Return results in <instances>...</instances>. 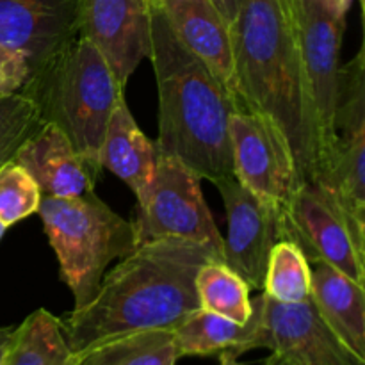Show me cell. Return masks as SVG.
<instances>
[{"mask_svg":"<svg viewBox=\"0 0 365 365\" xmlns=\"http://www.w3.org/2000/svg\"><path fill=\"white\" fill-rule=\"evenodd\" d=\"M209 260H223V255L195 241L139 242L103 274L88 305L61 319L73 355L135 331L175 330L200 309L196 274Z\"/></svg>","mask_w":365,"mask_h":365,"instance_id":"obj_1","label":"cell"},{"mask_svg":"<svg viewBox=\"0 0 365 365\" xmlns=\"http://www.w3.org/2000/svg\"><path fill=\"white\" fill-rule=\"evenodd\" d=\"M230 34L239 106L274 121L287 138L303 184L312 182L321 132L298 27L278 0H242Z\"/></svg>","mask_w":365,"mask_h":365,"instance_id":"obj_2","label":"cell"},{"mask_svg":"<svg viewBox=\"0 0 365 365\" xmlns=\"http://www.w3.org/2000/svg\"><path fill=\"white\" fill-rule=\"evenodd\" d=\"M148 59L159 93L157 152L177 157L202 180L234 175L230 116L239 102L223 82L184 48L160 9H150Z\"/></svg>","mask_w":365,"mask_h":365,"instance_id":"obj_3","label":"cell"},{"mask_svg":"<svg viewBox=\"0 0 365 365\" xmlns=\"http://www.w3.org/2000/svg\"><path fill=\"white\" fill-rule=\"evenodd\" d=\"M123 91L102 53L82 36L21 89L38 103L41 120L56 123L91 170H100V146Z\"/></svg>","mask_w":365,"mask_h":365,"instance_id":"obj_4","label":"cell"},{"mask_svg":"<svg viewBox=\"0 0 365 365\" xmlns=\"http://www.w3.org/2000/svg\"><path fill=\"white\" fill-rule=\"evenodd\" d=\"M38 214L73 294V310L95 298L106 269L138 246L132 221L123 220L93 191L71 198L43 196Z\"/></svg>","mask_w":365,"mask_h":365,"instance_id":"obj_5","label":"cell"},{"mask_svg":"<svg viewBox=\"0 0 365 365\" xmlns=\"http://www.w3.org/2000/svg\"><path fill=\"white\" fill-rule=\"evenodd\" d=\"M132 225L138 245L155 239H185L212 246L223 255V235L203 198L202 178L177 157L159 153L155 180L138 202Z\"/></svg>","mask_w":365,"mask_h":365,"instance_id":"obj_6","label":"cell"},{"mask_svg":"<svg viewBox=\"0 0 365 365\" xmlns=\"http://www.w3.org/2000/svg\"><path fill=\"white\" fill-rule=\"evenodd\" d=\"M228 128L234 177L285 216L303 180L284 132L273 120L245 107L232 113Z\"/></svg>","mask_w":365,"mask_h":365,"instance_id":"obj_7","label":"cell"},{"mask_svg":"<svg viewBox=\"0 0 365 365\" xmlns=\"http://www.w3.org/2000/svg\"><path fill=\"white\" fill-rule=\"evenodd\" d=\"M257 324L252 349H269L291 365H365L327 324L312 299L280 303L252 299Z\"/></svg>","mask_w":365,"mask_h":365,"instance_id":"obj_8","label":"cell"},{"mask_svg":"<svg viewBox=\"0 0 365 365\" xmlns=\"http://www.w3.org/2000/svg\"><path fill=\"white\" fill-rule=\"evenodd\" d=\"M349 6L351 4L344 0H298L296 24L319 123V160L335 139L334 116L341 84V50Z\"/></svg>","mask_w":365,"mask_h":365,"instance_id":"obj_9","label":"cell"},{"mask_svg":"<svg viewBox=\"0 0 365 365\" xmlns=\"http://www.w3.org/2000/svg\"><path fill=\"white\" fill-rule=\"evenodd\" d=\"M223 198L228 232L223 239V262L250 289H262L271 248L285 239V216L257 198L237 178L214 184Z\"/></svg>","mask_w":365,"mask_h":365,"instance_id":"obj_10","label":"cell"},{"mask_svg":"<svg viewBox=\"0 0 365 365\" xmlns=\"http://www.w3.org/2000/svg\"><path fill=\"white\" fill-rule=\"evenodd\" d=\"M285 239L302 248L310 266L324 262L364 285L365 252L342 214L312 182L299 185L292 198L285 214Z\"/></svg>","mask_w":365,"mask_h":365,"instance_id":"obj_11","label":"cell"},{"mask_svg":"<svg viewBox=\"0 0 365 365\" xmlns=\"http://www.w3.org/2000/svg\"><path fill=\"white\" fill-rule=\"evenodd\" d=\"M81 9L82 0H0V45L25 57L32 77L78 38Z\"/></svg>","mask_w":365,"mask_h":365,"instance_id":"obj_12","label":"cell"},{"mask_svg":"<svg viewBox=\"0 0 365 365\" xmlns=\"http://www.w3.org/2000/svg\"><path fill=\"white\" fill-rule=\"evenodd\" d=\"M78 36L96 46L125 89L150 56L152 25L145 0H82Z\"/></svg>","mask_w":365,"mask_h":365,"instance_id":"obj_13","label":"cell"},{"mask_svg":"<svg viewBox=\"0 0 365 365\" xmlns=\"http://www.w3.org/2000/svg\"><path fill=\"white\" fill-rule=\"evenodd\" d=\"M13 160L31 175L43 196L71 198L93 191L91 168L52 121H43L16 150Z\"/></svg>","mask_w":365,"mask_h":365,"instance_id":"obj_14","label":"cell"},{"mask_svg":"<svg viewBox=\"0 0 365 365\" xmlns=\"http://www.w3.org/2000/svg\"><path fill=\"white\" fill-rule=\"evenodd\" d=\"M160 11L184 48L202 61L237 98L230 25L210 0H168Z\"/></svg>","mask_w":365,"mask_h":365,"instance_id":"obj_15","label":"cell"},{"mask_svg":"<svg viewBox=\"0 0 365 365\" xmlns=\"http://www.w3.org/2000/svg\"><path fill=\"white\" fill-rule=\"evenodd\" d=\"M312 184L342 214L353 239L365 252V134L341 139L323 153Z\"/></svg>","mask_w":365,"mask_h":365,"instance_id":"obj_16","label":"cell"},{"mask_svg":"<svg viewBox=\"0 0 365 365\" xmlns=\"http://www.w3.org/2000/svg\"><path fill=\"white\" fill-rule=\"evenodd\" d=\"M157 159L159 152L155 143L150 141L139 128L127 100L121 95L100 146L98 166L125 182L139 202L155 180Z\"/></svg>","mask_w":365,"mask_h":365,"instance_id":"obj_17","label":"cell"},{"mask_svg":"<svg viewBox=\"0 0 365 365\" xmlns=\"http://www.w3.org/2000/svg\"><path fill=\"white\" fill-rule=\"evenodd\" d=\"M310 299L339 339L365 360L364 285L324 262L312 264Z\"/></svg>","mask_w":365,"mask_h":365,"instance_id":"obj_18","label":"cell"},{"mask_svg":"<svg viewBox=\"0 0 365 365\" xmlns=\"http://www.w3.org/2000/svg\"><path fill=\"white\" fill-rule=\"evenodd\" d=\"M255 324V312H252L248 323L239 324L205 309L195 310L173 330L178 359L220 355L223 351L239 359L242 353L252 351Z\"/></svg>","mask_w":365,"mask_h":365,"instance_id":"obj_19","label":"cell"},{"mask_svg":"<svg viewBox=\"0 0 365 365\" xmlns=\"http://www.w3.org/2000/svg\"><path fill=\"white\" fill-rule=\"evenodd\" d=\"M2 365H75L59 317L38 309L13 328Z\"/></svg>","mask_w":365,"mask_h":365,"instance_id":"obj_20","label":"cell"},{"mask_svg":"<svg viewBox=\"0 0 365 365\" xmlns=\"http://www.w3.org/2000/svg\"><path fill=\"white\" fill-rule=\"evenodd\" d=\"M173 330H145L109 339L75 355V365H175Z\"/></svg>","mask_w":365,"mask_h":365,"instance_id":"obj_21","label":"cell"},{"mask_svg":"<svg viewBox=\"0 0 365 365\" xmlns=\"http://www.w3.org/2000/svg\"><path fill=\"white\" fill-rule=\"evenodd\" d=\"M200 309L223 316L239 324L248 323L253 307L250 285L223 260H209L196 274Z\"/></svg>","mask_w":365,"mask_h":365,"instance_id":"obj_22","label":"cell"},{"mask_svg":"<svg viewBox=\"0 0 365 365\" xmlns=\"http://www.w3.org/2000/svg\"><path fill=\"white\" fill-rule=\"evenodd\" d=\"M312 267L305 253L291 239L271 248L264 277V294L280 303H302L310 298Z\"/></svg>","mask_w":365,"mask_h":365,"instance_id":"obj_23","label":"cell"},{"mask_svg":"<svg viewBox=\"0 0 365 365\" xmlns=\"http://www.w3.org/2000/svg\"><path fill=\"white\" fill-rule=\"evenodd\" d=\"M43 123L41 110L25 93L0 96V166L14 159L25 139Z\"/></svg>","mask_w":365,"mask_h":365,"instance_id":"obj_24","label":"cell"},{"mask_svg":"<svg viewBox=\"0 0 365 365\" xmlns=\"http://www.w3.org/2000/svg\"><path fill=\"white\" fill-rule=\"evenodd\" d=\"M41 198L38 184L20 164L7 160L0 166V221L7 228L38 212Z\"/></svg>","mask_w":365,"mask_h":365,"instance_id":"obj_25","label":"cell"},{"mask_svg":"<svg viewBox=\"0 0 365 365\" xmlns=\"http://www.w3.org/2000/svg\"><path fill=\"white\" fill-rule=\"evenodd\" d=\"M31 77V66L21 53L0 45V96L20 93Z\"/></svg>","mask_w":365,"mask_h":365,"instance_id":"obj_26","label":"cell"},{"mask_svg":"<svg viewBox=\"0 0 365 365\" xmlns=\"http://www.w3.org/2000/svg\"><path fill=\"white\" fill-rule=\"evenodd\" d=\"M214 7L217 9V13L223 16V20L227 21L228 25L234 24V20L237 18L239 9L242 6V0H210Z\"/></svg>","mask_w":365,"mask_h":365,"instance_id":"obj_27","label":"cell"},{"mask_svg":"<svg viewBox=\"0 0 365 365\" xmlns=\"http://www.w3.org/2000/svg\"><path fill=\"white\" fill-rule=\"evenodd\" d=\"M278 2H280V6L284 7L289 20L298 27V24H296V20H298V0H278Z\"/></svg>","mask_w":365,"mask_h":365,"instance_id":"obj_28","label":"cell"},{"mask_svg":"<svg viewBox=\"0 0 365 365\" xmlns=\"http://www.w3.org/2000/svg\"><path fill=\"white\" fill-rule=\"evenodd\" d=\"M11 334H13V328H9V327L0 328V365H2V362H4V353H6L7 342H9Z\"/></svg>","mask_w":365,"mask_h":365,"instance_id":"obj_29","label":"cell"},{"mask_svg":"<svg viewBox=\"0 0 365 365\" xmlns=\"http://www.w3.org/2000/svg\"><path fill=\"white\" fill-rule=\"evenodd\" d=\"M220 365H245V364L239 362L237 356L232 355V353L223 351L220 353Z\"/></svg>","mask_w":365,"mask_h":365,"instance_id":"obj_30","label":"cell"},{"mask_svg":"<svg viewBox=\"0 0 365 365\" xmlns=\"http://www.w3.org/2000/svg\"><path fill=\"white\" fill-rule=\"evenodd\" d=\"M264 365H291V364H289L287 360L282 359V356H278V355H274V353H271V356L266 360V364H264Z\"/></svg>","mask_w":365,"mask_h":365,"instance_id":"obj_31","label":"cell"},{"mask_svg":"<svg viewBox=\"0 0 365 365\" xmlns=\"http://www.w3.org/2000/svg\"><path fill=\"white\" fill-rule=\"evenodd\" d=\"M145 2L150 9H160V7H163L168 0H145Z\"/></svg>","mask_w":365,"mask_h":365,"instance_id":"obj_32","label":"cell"},{"mask_svg":"<svg viewBox=\"0 0 365 365\" xmlns=\"http://www.w3.org/2000/svg\"><path fill=\"white\" fill-rule=\"evenodd\" d=\"M6 230H7V227L2 223V221H0V239L4 237V234H6Z\"/></svg>","mask_w":365,"mask_h":365,"instance_id":"obj_33","label":"cell"},{"mask_svg":"<svg viewBox=\"0 0 365 365\" xmlns=\"http://www.w3.org/2000/svg\"><path fill=\"white\" fill-rule=\"evenodd\" d=\"M344 2H349V4H351V2H353V0H344Z\"/></svg>","mask_w":365,"mask_h":365,"instance_id":"obj_34","label":"cell"}]
</instances>
